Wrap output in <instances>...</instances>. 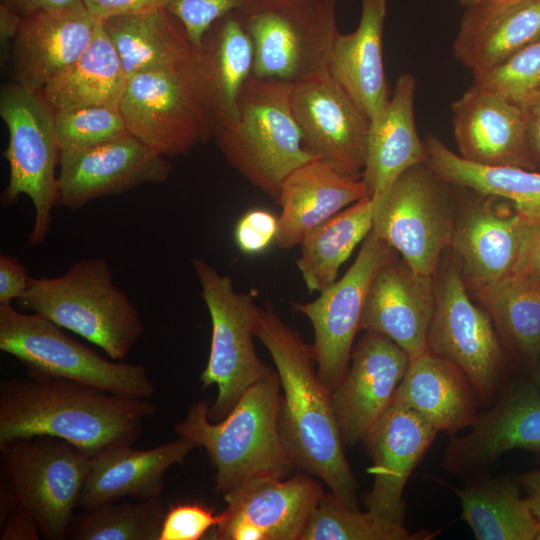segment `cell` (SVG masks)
Returning <instances> with one entry per match:
<instances>
[{"label":"cell","instance_id":"1","mask_svg":"<svg viewBox=\"0 0 540 540\" xmlns=\"http://www.w3.org/2000/svg\"><path fill=\"white\" fill-rule=\"evenodd\" d=\"M254 334L266 347L281 385L280 428L296 467L359 509L358 484L345 457L331 391L320 379L313 346L287 325L271 302L256 306Z\"/></svg>","mask_w":540,"mask_h":540},{"label":"cell","instance_id":"2","mask_svg":"<svg viewBox=\"0 0 540 540\" xmlns=\"http://www.w3.org/2000/svg\"><path fill=\"white\" fill-rule=\"evenodd\" d=\"M157 407L149 399L116 394L66 379L10 378L0 382V447L49 436L90 456L132 445Z\"/></svg>","mask_w":540,"mask_h":540},{"label":"cell","instance_id":"3","mask_svg":"<svg viewBox=\"0 0 540 540\" xmlns=\"http://www.w3.org/2000/svg\"><path fill=\"white\" fill-rule=\"evenodd\" d=\"M281 385L276 371L249 387L229 414L208 417V402L192 405L175 425L178 436L203 448L216 469L215 491L225 494L260 477L286 478L295 466L280 428Z\"/></svg>","mask_w":540,"mask_h":540},{"label":"cell","instance_id":"4","mask_svg":"<svg viewBox=\"0 0 540 540\" xmlns=\"http://www.w3.org/2000/svg\"><path fill=\"white\" fill-rule=\"evenodd\" d=\"M291 86L251 75L239 92L234 115L217 121L212 130L226 161L273 198L291 171L316 158L305 148L294 118Z\"/></svg>","mask_w":540,"mask_h":540},{"label":"cell","instance_id":"5","mask_svg":"<svg viewBox=\"0 0 540 540\" xmlns=\"http://www.w3.org/2000/svg\"><path fill=\"white\" fill-rule=\"evenodd\" d=\"M18 301L95 344L115 361L128 355L144 331L139 312L114 284L103 257L80 260L57 277H30Z\"/></svg>","mask_w":540,"mask_h":540},{"label":"cell","instance_id":"6","mask_svg":"<svg viewBox=\"0 0 540 540\" xmlns=\"http://www.w3.org/2000/svg\"><path fill=\"white\" fill-rule=\"evenodd\" d=\"M119 110L128 132L166 158L206 142L214 122L196 51L182 63L131 77Z\"/></svg>","mask_w":540,"mask_h":540},{"label":"cell","instance_id":"7","mask_svg":"<svg viewBox=\"0 0 540 540\" xmlns=\"http://www.w3.org/2000/svg\"><path fill=\"white\" fill-rule=\"evenodd\" d=\"M338 0H246L236 10L254 46L255 77L296 82L328 68Z\"/></svg>","mask_w":540,"mask_h":540},{"label":"cell","instance_id":"8","mask_svg":"<svg viewBox=\"0 0 540 540\" xmlns=\"http://www.w3.org/2000/svg\"><path fill=\"white\" fill-rule=\"evenodd\" d=\"M0 350L31 377L66 379L108 392L149 399L155 386L144 366L107 360L36 314L0 304Z\"/></svg>","mask_w":540,"mask_h":540},{"label":"cell","instance_id":"9","mask_svg":"<svg viewBox=\"0 0 540 540\" xmlns=\"http://www.w3.org/2000/svg\"><path fill=\"white\" fill-rule=\"evenodd\" d=\"M55 109L41 91H32L13 82L2 87L0 116L8 129L4 157L9 165V181L1 194V204L9 206L19 196H28L34 206L31 246L42 244L51 228L52 210L57 206L59 161Z\"/></svg>","mask_w":540,"mask_h":540},{"label":"cell","instance_id":"10","mask_svg":"<svg viewBox=\"0 0 540 540\" xmlns=\"http://www.w3.org/2000/svg\"><path fill=\"white\" fill-rule=\"evenodd\" d=\"M201 286L212 326L210 351L200 379L204 387L216 385L208 409L212 422L225 418L252 385L273 370L260 360L254 340L256 305L250 293L238 292L229 275L221 274L201 258L191 260Z\"/></svg>","mask_w":540,"mask_h":540},{"label":"cell","instance_id":"11","mask_svg":"<svg viewBox=\"0 0 540 540\" xmlns=\"http://www.w3.org/2000/svg\"><path fill=\"white\" fill-rule=\"evenodd\" d=\"M1 477L16 505L36 520L48 540L67 537L90 455L54 437L17 439L0 447Z\"/></svg>","mask_w":540,"mask_h":540},{"label":"cell","instance_id":"12","mask_svg":"<svg viewBox=\"0 0 540 540\" xmlns=\"http://www.w3.org/2000/svg\"><path fill=\"white\" fill-rule=\"evenodd\" d=\"M372 199V230L414 272L435 276L455 226L447 184L427 164H420L407 169Z\"/></svg>","mask_w":540,"mask_h":540},{"label":"cell","instance_id":"13","mask_svg":"<svg viewBox=\"0 0 540 540\" xmlns=\"http://www.w3.org/2000/svg\"><path fill=\"white\" fill-rule=\"evenodd\" d=\"M455 260L435 275V307L427 348L457 365L485 405L495 402L503 374V354L493 320L472 302Z\"/></svg>","mask_w":540,"mask_h":540},{"label":"cell","instance_id":"14","mask_svg":"<svg viewBox=\"0 0 540 540\" xmlns=\"http://www.w3.org/2000/svg\"><path fill=\"white\" fill-rule=\"evenodd\" d=\"M392 250L371 230L355 261L340 279L311 302L290 303L292 311L303 314L312 324L317 372L331 392L347 374L368 289Z\"/></svg>","mask_w":540,"mask_h":540},{"label":"cell","instance_id":"15","mask_svg":"<svg viewBox=\"0 0 540 540\" xmlns=\"http://www.w3.org/2000/svg\"><path fill=\"white\" fill-rule=\"evenodd\" d=\"M290 100L305 148L343 176L361 180L370 119L328 69L293 82Z\"/></svg>","mask_w":540,"mask_h":540},{"label":"cell","instance_id":"16","mask_svg":"<svg viewBox=\"0 0 540 540\" xmlns=\"http://www.w3.org/2000/svg\"><path fill=\"white\" fill-rule=\"evenodd\" d=\"M323 494L307 473L251 479L224 494L226 508L211 533L219 540H301Z\"/></svg>","mask_w":540,"mask_h":540},{"label":"cell","instance_id":"17","mask_svg":"<svg viewBox=\"0 0 540 540\" xmlns=\"http://www.w3.org/2000/svg\"><path fill=\"white\" fill-rule=\"evenodd\" d=\"M58 164L57 206L69 209L144 184L164 183L172 171L166 157L130 133L88 148L61 150Z\"/></svg>","mask_w":540,"mask_h":540},{"label":"cell","instance_id":"18","mask_svg":"<svg viewBox=\"0 0 540 540\" xmlns=\"http://www.w3.org/2000/svg\"><path fill=\"white\" fill-rule=\"evenodd\" d=\"M410 358L387 336L365 331L352 349L351 364L332 391V404L344 443L363 441L392 403Z\"/></svg>","mask_w":540,"mask_h":540},{"label":"cell","instance_id":"19","mask_svg":"<svg viewBox=\"0 0 540 540\" xmlns=\"http://www.w3.org/2000/svg\"><path fill=\"white\" fill-rule=\"evenodd\" d=\"M477 195L455 216L450 245L468 290L514 273L529 224L508 201Z\"/></svg>","mask_w":540,"mask_h":540},{"label":"cell","instance_id":"20","mask_svg":"<svg viewBox=\"0 0 540 540\" xmlns=\"http://www.w3.org/2000/svg\"><path fill=\"white\" fill-rule=\"evenodd\" d=\"M435 307V276L414 272L393 249L368 289L360 330L383 334L410 359L426 351Z\"/></svg>","mask_w":540,"mask_h":540},{"label":"cell","instance_id":"21","mask_svg":"<svg viewBox=\"0 0 540 540\" xmlns=\"http://www.w3.org/2000/svg\"><path fill=\"white\" fill-rule=\"evenodd\" d=\"M470 427L463 436H450L443 459L450 472H477L515 449L540 450V389L524 382L510 386Z\"/></svg>","mask_w":540,"mask_h":540},{"label":"cell","instance_id":"22","mask_svg":"<svg viewBox=\"0 0 540 540\" xmlns=\"http://www.w3.org/2000/svg\"><path fill=\"white\" fill-rule=\"evenodd\" d=\"M438 433L411 408L391 403L363 440L373 462L368 510L404 524L405 484Z\"/></svg>","mask_w":540,"mask_h":540},{"label":"cell","instance_id":"23","mask_svg":"<svg viewBox=\"0 0 540 540\" xmlns=\"http://www.w3.org/2000/svg\"><path fill=\"white\" fill-rule=\"evenodd\" d=\"M97 23L82 1L24 16L10 52L13 82L41 91L83 54Z\"/></svg>","mask_w":540,"mask_h":540},{"label":"cell","instance_id":"24","mask_svg":"<svg viewBox=\"0 0 540 540\" xmlns=\"http://www.w3.org/2000/svg\"><path fill=\"white\" fill-rule=\"evenodd\" d=\"M451 111L462 158L481 165L533 170L525 110L474 83L452 103Z\"/></svg>","mask_w":540,"mask_h":540},{"label":"cell","instance_id":"25","mask_svg":"<svg viewBox=\"0 0 540 540\" xmlns=\"http://www.w3.org/2000/svg\"><path fill=\"white\" fill-rule=\"evenodd\" d=\"M195 444L179 436L151 449L116 446L90 456L77 507L91 510L124 497L159 498L165 474L182 464Z\"/></svg>","mask_w":540,"mask_h":540},{"label":"cell","instance_id":"26","mask_svg":"<svg viewBox=\"0 0 540 540\" xmlns=\"http://www.w3.org/2000/svg\"><path fill=\"white\" fill-rule=\"evenodd\" d=\"M464 8L453 53L472 72L495 67L540 38V0H483Z\"/></svg>","mask_w":540,"mask_h":540},{"label":"cell","instance_id":"27","mask_svg":"<svg viewBox=\"0 0 540 540\" xmlns=\"http://www.w3.org/2000/svg\"><path fill=\"white\" fill-rule=\"evenodd\" d=\"M366 196L361 180L343 176L320 158L298 166L276 197L281 208L276 243L282 249L299 245L312 229Z\"/></svg>","mask_w":540,"mask_h":540},{"label":"cell","instance_id":"28","mask_svg":"<svg viewBox=\"0 0 540 540\" xmlns=\"http://www.w3.org/2000/svg\"><path fill=\"white\" fill-rule=\"evenodd\" d=\"M479 402L465 373L429 350L410 359L392 399V403L411 408L438 432L450 436L475 422Z\"/></svg>","mask_w":540,"mask_h":540},{"label":"cell","instance_id":"29","mask_svg":"<svg viewBox=\"0 0 540 540\" xmlns=\"http://www.w3.org/2000/svg\"><path fill=\"white\" fill-rule=\"evenodd\" d=\"M416 80L401 74L384 109L370 121L361 181L367 196L383 192L407 169L427 164L428 153L414 118Z\"/></svg>","mask_w":540,"mask_h":540},{"label":"cell","instance_id":"30","mask_svg":"<svg viewBox=\"0 0 540 540\" xmlns=\"http://www.w3.org/2000/svg\"><path fill=\"white\" fill-rule=\"evenodd\" d=\"M386 14L387 0H361L359 24L338 34L327 68L370 121L390 99L383 61Z\"/></svg>","mask_w":540,"mask_h":540},{"label":"cell","instance_id":"31","mask_svg":"<svg viewBox=\"0 0 540 540\" xmlns=\"http://www.w3.org/2000/svg\"><path fill=\"white\" fill-rule=\"evenodd\" d=\"M196 53L215 124L234 115L239 92L253 74L254 46L236 11L210 26Z\"/></svg>","mask_w":540,"mask_h":540},{"label":"cell","instance_id":"32","mask_svg":"<svg viewBox=\"0 0 540 540\" xmlns=\"http://www.w3.org/2000/svg\"><path fill=\"white\" fill-rule=\"evenodd\" d=\"M102 22L128 79L182 63L196 51L182 23L163 7Z\"/></svg>","mask_w":540,"mask_h":540},{"label":"cell","instance_id":"33","mask_svg":"<svg viewBox=\"0 0 540 540\" xmlns=\"http://www.w3.org/2000/svg\"><path fill=\"white\" fill-rule=\"evenodd\" d=\"M119 54L98 21L83 54L51 78L41 90L57 111L86 106L119 109L128 85Z\"/></svg>","mask_w":540,"mask_h":540},{"label":"cell","instance_id":"34","mask_svg":"<svg viewBox=\"0 0 540 540\" xmlns=\"http://www.w3.org/2000/svg\"><path fill=\"white\" fill-rule=\"evenodd\" d=\"M424 143L428 153L427 166L442 182L506 200L530 224L540 227L539 171L465 160L433 135H428Z\"/></svg>","mask_w":540,"mask_h":540},{"label":"cell","instance_id":"35","mask_svg":"<svg viewBox=\"0 0 540 540\" xmlns=\"http://www.w3.org/2000/svg\"><path fill=\"white\" fill-rule=\"evenodd\" d=\"M373 226V199L366 196L312 229L299 244L296 264L306 288L321 292L337 280L341 265Z\"/></svg>","mask_w":540,"mask_h":540},{"label":"cell","instance_id":"36","mask_svg":"<svg viewBox=\"0 0 540 540\" xmlns=\"http://www.w3.org/2000/svg\"><path fill=\"white\" fill-rule=\"evenodd\" d=\"M462 518L478 540H534L539 522L517 482L486 478L458 489Z\"/></svg>","mask_w":540,"mask_h":540},{"label":"cell","instance_id":"37","mask_svg":"<svg viewBox=\"0 0 540 540\" xmlns=\"http://www.w3.org/2000/svg\"><path fill=\"white\" fill-rule=\"evenodd\" d=\"M468 291L515 352L534 363L540 354V281L512 273Z\"/></svg>","mask_w":540,"mask_h":540},{"label":"cell","instance_id":"38","mask_svg":"<svg viewBox=\"0 0 540 540\" xmlns=\"http://www.w3.org/2000/svg\"><path fill=\"white\" fill-rule=\"evenodd\" d=\"M165 512L159 498L105 504L74 514L66 538L158 540Z\"/></svg>","mask_w":540,"mask_h":540},{"label":"cell","instance_id":"39","mask_svg":"<svg viewBox=\"0 0 540 540\" xmlns=\"http://www.w3.org/2000/svg\"><path fill=\"white\" fill-rule=\"evenodd\" d=\"M431 534L411 533L404 524L370 510L361 512L333 493H324L313 511L301 540H417Z\"/></svg>","mask_w":540,"mask_h":540},{"label":"cell","instance_id":"40","mask_svg":"<svg viewBox=\"0 0 540 540\" xmlns=\"http://www.w3.org/2000/svg\"><path fill=\"white\" fill-rule=\"evenodd\" d=\"M472 73L476 85L527 110L540 97V38L503 63Z\"/></svg>","mask_w":540,"mask_h":540},{"label":"cell","instance_id":"41","mask_svg":"<svg viewBox=\"0 0 540 540\" xmlns=\"http://www.w3.org/2000/svg\"><path fill=\"white\" fill-rule=\"evenodd\" d=\"M55 129L60 151L96 146L129 133L120 110L105 106L57 110Z\"/></svg>","mask_w":540,"mask_h":540},{"label":"cell","instance_id":"42","mask_svg":"<svg viewBox=\"0 0 540 540\" xmlns=\"http://www.w3.org/2000/svg\"><path fill=\"white\" fill-rule=\"evenodd\" d=\"M246 0H165L164 8L184 26L197 47L210 26L226 14L238 10Z\"/></svg>","mask_w":540,"mask_h":540},{"label":"cell","instance_id":"43","mask_svg":"<svg viewBox=\"0 0 540 540\" xmlns=\"http://www.w3.org/2000/svg\"><path fill=\"white\" fill-rule=\"evenodd\" d=\"M221 521V514L199 503H177L166 510L158 540H199Z\"/></svg>","mask_w":540,"mask_h":540},{"label":"cell","instance_id":"44","mask_svg":"<svg viewBox=\"0 0 540 540\" xmlns=\"http://www.w3.org/2000/svg\"><path fill=\"white\" fill-rule=\"evenodd\" d=\"M278 232V217L266 209L255 208L239 218L234 228V239L242 253L256 255L277 240Z\"/></svg>","mask_w":540,"mask_h":540},{"label":"cell","instance_id":"45","mask_svg":"<svg viewBox=\"0 0 540 540\" xmlns=\"http://www.w3.org/2000/svg\"><path fill=\"white\" fill-rule=\"evenodd\" d=\"M28 271L14 256L0 255V304L19 300L29 285Z\"/></svg>","mask_w":540,"mask_h":540},{"label":"cell","instance_id":"46","mask_svg":"<svg viewBox=\"0 0 540 540\" xmlns=\"http://www.w3.org/2000/svg\"><path fill=\"white\" fill-rule=\"evenodd\" d=\"M88 12L98 21L151 10L164 8L165 0H82Z\"/></svg>","mask_w":540,"mask_h":540},{"label":"cell","instance_id":"47","mask_svg":"<svg viewBox=\"0 0 540 540\" xmlns=\"http://www.w3.org/2000/svg\"><path fill=\"white\" fill-rule=\"evenodd\" d=\"M514 273L540 281V227L528 224L521 243Z\"/></svg>","mask_w":540,"mask_h":540},{"label":"cell","instance_id":"48","mask_svg":"<svg viewBox=\"0 0 540 540\" xmlns=\"http://www.w3.org/2000/svg\"><path fill=\"white\" fill-rule=\"evenodd\" d=\"M3 523L1 540L40 539L41 533L34 517L17 505Z\"/></svg>","mask_w":540,"mask_h":540},{"label":"cell","instance_id":"49","mask_svg":"<svg viewBox=\"0 0 540 540\" xmlns=\"http://www.w3.org/2000/svg\"><path fill=\"white\" fill-rule=\"evenodd\" d=\"M525 112L530 160L533 170L540 172V97Z\"/></svg>","mask_w":540,"mask_h":540},{"label":"cell","instance_id":"50","mask_svg":"<svg viewBox=\"0 0 540 540\" xmlns=\"http://www.w3.org/2000/svg\"><path fill=\"white\" fill-rule=\"evenodd\" d=\"M23 16L0 2V42L2 46V61H7L10 53L8 44L11 39H15L21 26Z\"/></svg>","mask_w":540,"mask_h":540},{"label":"cell","instance_id":"51","mask_svg":"<svg viewBox=\"0 0 540 540\" xmlns=\"http://www.w3.org/2000/svg\"><path fill=\"white\" fill-rule=\"evenodd\" d=\"M79 1L82 0H1V3L24 17L38 10L64 7Z\"/></svg>","mask_w":540,"mask_h":540},{"label":"cell","instance_id":"52","mask_svg":"<svg viewBox=\"0 0 540 540\" xmlns=\"http://www.w3.org/2000/svg\"><path fill=\"white\" fill-rule=\"evenodd\" d=\"M520 483L528 490L540 489V470L526 472L519 477Z\"/></svg>","mask_w":540,"mask_h":540},{"label":"cell","instance_id":"53","mask_svg":"<svg viewBox=\"0 0 540 540\" xmlns=\"http://www.w3.org/2000/svg\"><path fill=\"white\" fill-rule=\"evenodd\" d=\"M529 496L526 497L528 504L540 524V489L528 491Z\"/></svg>","mask_w":540,"mask_h":540},{"label":"cell","instance_id":"54","mask_svg":"<svg viewBox=\"0 0 540 540\" xmlns=\"http://www.w3.org/2000/svg\"><path fill=\"white\" fill-rule=\"evenodd\" d=\"M459 5L462 6V7H467L469 5H472L474 3H477V2H480V1H483V0H457Z\"/></svg>","mask_w":540,"mask_h":540},{"label":"cell","instance_id":"55","mask_svg":"<svg viewBox=\"0 0 540 540\" xmlns=\"http://www.w3.org/2000/svg\"><path fill=\"white\" fill-rule=\"evenodd\" d=\"M534 384L540 389V365L534 375Z\"/></svg>","mask_w":540,"mask_h":540},{"label":"cell","instance_id":"56","mask_svg":"<svg viewBox=\"0 0 540 540\" xmlns=\"http://www.w3.org/2000/svg\"><path fill=\"white\" fill-rule=\"evenodd\" d=\"M534 540H540V524H539L538 529L536 531Z\"/></svg>","mask_w":540,"mask_h":540}]
</instances>
